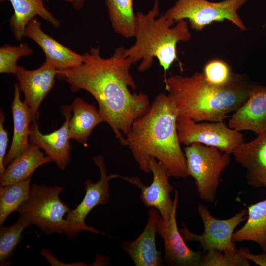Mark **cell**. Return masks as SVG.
<instances>
[{"mask_svg":"<svg viewBox=\"0 0 266 266\" xmlns=\"http://www.w3.org/2000/svg\"><path fill=\"white\" fill-rule=\"evenodd\" d=\"M125 48H116L108 58L101 56L98 47H91L83 54V62L75 67L59 69L57 76L72 90H84L96 100L103 119L122 145L133 122L148 110L150 102L143 92L132 93L136 88L130 73L133 64L124 54Z\"/></svg>","mask_w":266,"mask_h":266,"instance_id":"obj_1","label":"cell"},{"mask_svg":"<svg viewBox=\"0 0 266 266\" xmlns=\"http://www.w3.org/2000/svg\"><path fill=\"white\" fill-rule=\"evenodd\" d=\"M178 117L177 109L167 94L161 93L147 112L131 125L122 145L129 148L144 172H151L150 158L154 157L167 168L171 176H189L177 133Z\"/></svg>","mask_w":266,"mask_h":266,"instance_id":"obj_2","label":"cell"},{"mask_svg":"<svg viewBox=\"0 0 266 266\" xmlns=\"http://www.w3.org/2000/svg\"><path fill=\"white\" fill-rule=\"evenodd\" d=\"M164 83L179 117L196 122L224 121L229 113L244 104L253 85L241 75L234 74L228 84L216 86L198 72L189 76H171L165 78Z\"/></svg>","mask_w":266,"mask_h":266,"instance_id":"obj_3","label":"cell"},{"mask_svg":"<svg viewBox=\"0 0 266 266\" xmlns=\"http://www.w3.org/2000/svg\"><path fill=\"white\" fill-rule=\"evenodd\" d=\"M159 14L158 5L154 4L152 9L146 13H136L137 26L135 43L128 48H125V56L133 64L141 60L138 66L140 72L148 70L154 58L166 73L177 59V44L186 42L191 37L188 23L185 19L175 22Z\"/></svg>","mask_w":266,"mask_h":266,"instance_id":"obj_4","label":"cell"},{"mask_svg":"<svg viewBox=\"0 0 266 266\" xmlns=\"http://www.w3.org/2000/svg\"><path fill=\"white\" fill-rule=\"evenodd\" d=\"M61 186H48L33 184L31 186L28 200L18 208V218L35 225L45 234L64 233L65 215L69 206L59 198Z\"/></svg>","mask_w":266,"mask_h":266,"instance_id":"obj_5","label":"cell"},{"mask_svg":"<svg viewBox=\"0 0 266 266\" xmlns=\"http://www.w3.org/2000/svg\"><path fill=\"white\" fill-rule=\"evenodd\" d=\"M188 176L195 181L199 197L214 202L222 172L230 162V155L212 146L194 143L184 149Z\"/></svg>","mask_w":266,"mask_h":266,"instance_id":"obj_6","label":"cell"},{"mask_svg":"<svg viewBox=\"0 0 266 266\" xmlns=\"http://www.w3.org/2000/svg\"><path fill=\"white\" fill-rule=\"evenodd\" d=\"M247 0H224L211 2L207 0H177L174 5L163 14L175 22L188 19L192 29L202 31L215 21L228 20L242 31L246 27L238 14V10Z\"/></svg>","mask_w":266,"mask_h":266,"instance_id":"obj_7","label":"cell"},{"mask_svg":"<svg viewBox=\"0 0 266 266\" xmlns=\"http://www.w3.org/2000/svg\"><path fill=\"white\" fill-rule=\"evenodd\" d=\"M93 160L99 169L100 178L96 182H93L90 179H87L84 182L85 193L82 200L66 215L64 233L69 238L75 237L80 232L84 231L106 235L94 227L88 225L85 223V219L96 206L108 203L110 200L109 181L118 177L119 175H107L104 160L102 156L94 157Z\"/></svg>","mask_w":266,"mask_h":266,"instance_id":"obj_8","label":"cell"},{"mask_svg":"<svg viewBox=\"0 0 266 266\" xmlns=\"http://www.w3.org/2000/svg\"><path fill=\"white\" fill-rule=\"evenodd\" d=\"M177 129L180 144L186 146L199 143L231 154L244 142L240 131L230 128L224 121L200 123L190 118L178 117Z\"/></svg>","mask_w":266,"mask_h":266,"instance_id":"obj_9","label":"cell"},{"mask_svg":"<svg viewBox=\"0 0 266 266\" xmlns=\"http://www.w3.org/2000/svg\"><path fill=\"white\" fill-rule=\"evenodd\" d=\"M198 212L202 221L204 231L201 234L192 233L184 225L180 232L186 242H198L203 252L216 249L224 252L237 249L233 241V235L236 227L247 218V209L227 219H219L212 215L208 208L201 204Z\"/></svg>","mask_w":266,"mask_h":266,"instance_id":"obj_10","label":"cell"},{"mask_svg":"<svg viewBox=\"0 0 266 266\" xmlns=\"http://www.w3.org/2000/svg\"><path fill=\"white\" fill-rule=\"evenodd\" d=\"M150 166L153 179L149 185H145L137 177H118L137 186L141 190L140 199L144 206L156 209L166 222L170 218L174 205L170 196L173 189L169 182L171 176L167 168L154 157L150 158Z\"/></svg>","mask_w":266,"mask_h":266,"instance_id":"obj_11","label":"cell"},{"mask_svg":"<svg viewBox=\"0 0 266 266\" xmlns=\"http://www.w3.org/2000/svg\"><path fill=\"white\" fill-rule=\"evenodd\" d=\"M178 192L175 191L173 208L170 218L165 222L159 216L156 231L164 245V258L171 266H200L203 252L195 251L186 244L179 230L176 221Z\"/></svg>","mask_w":266,"mask_h":266,"instance_id":"obj_12","label":"cell"},{"mask_svg":"<svg viewBox=\"0 0 266 266\" xmlns=\"http://www.w3.org/2000/svg\"><path fill=\"white\" fill-rule=\"evenodd\" d=\"M58 69L47 61L38 68L27 70L18 66L15 73L24 102L31 110L33 122L36 121L39 108L55 83Z\"/></svg>","mask_w":266,"mask_h":266,"instance_id":"obj_13","label":"cell"},{"mask_svg":"<svg viewBox=\"0 0 266 266\" xmlns=\"http://www.w3.org/2000/svg\"><path fill=\"white\" fill-rule=\"evenodd\" d=\"M61 112L65 119L64 123L49 134H43L36 121L33 122L30 127L29 141L42 149L59 168L64 170L71 159V139L68 129V122L72 113L71 106H62Z\"/></svg>","mask_w":266,"mask_h":266,"instance_id":"obj_14","label":"cell"},{"mask_svg":"<svg viewBox=\"0 0 266 266\" xmlns=\"http://www.w3.org/2000/svg\"><path fill=\"white\" fill-rule=\"evenodd\" d=\"M23 37L30 38L36 43L43 50L45 60L58 70L71 68L83 62V55L62 44L45 33L39 21L36 18L27 25Z\"/></svg>","mask_w":266,"mask_h":266,"instance_id":"obj_15","label":"cell"},{"mask_svg":"<svg viewBox=\"0 0 266 266\" xmlns=\"http://www.w3.org/2000/svg\"><path fill=\"white\" fill-rule=\"evenodd\" d=\"M228 126L256 135L266 133V87L253 85L248 98L232 115Z\"/></svg>","mask_w":266,"mask_h":266,"instance_id":"obj_16","label":"cell"},{"mask_svg":"<svg viewBox=\"0 0 266 266\" xmlns=\"http://www.w3.org/2000/svg\"><path fill=\"white\" fill-rule=\"evenodd\" d=\"M159 211L154 208L148 211V221L139 236L135 240L122 242V248L136 266H160L163 264L161 250L156 245Z\"/></svg>","mask_w":266,"mask_h":266,"instance_id":"obj_17","label":"cell"},{"mask_svg":"<svg viewBox=\"0 0 266 266\" xmlns=\"http://www.w3.org/2000/svg\"><path fill=\"white\" fill-rule=\"evenodd\" d=\"M233 154L235 161L246 170L247 184L255 188L266 187V133L242 143Z\"/></svg>","mask_w":266,"mask_h":266,"instance_id":"obj_18","label":"cell"},{"mask_svg":"<svg viewBox=\"0 0 266 266\" xmlns=\"http://www.w3.org/2000/svg\"><path fill=\"white\" fill-rule=\"evenodd\" d=\"M20 91L18 84H15L11 104L13 133L10 149L5 157V166L25 151L30 144V127L31 122H33V117L28 106L24 101H21Z\"/></svg>","mask_w":266,"mask_h":266,"instance_id":"obj_19","label":"cell"},{"mask_svg":"<svg viewBox=\"0 0 266 266\" xmlns=\"http://www.w3.org/2000/svg\"><path fill=\"white\" fill-rule=\"evenodd\" d=\"M72 115L68 122L69 136L80 144H85L93 130L104 122L99 110L80 97L75 98L70 105Z\"/></svg>","mask_w":266,"mask_h":266,"instance_id":"obj_20","label":"cell"},{"mask_svg":"<svg viewBox=\"0 0 266 266\" xmlns=\"http://www.w3.org/2000/svg\"><path fill=\"white\" fill-rule=\"evenodd\" d=\"M14 13L9 22L14 38L21 41L28 23L38 16L58 28L59 21L46 8L43 0H9Z\"/></svg>","mask_w":266,"mask_h":266,"instance_id":"obj_21","label":"cell"},{"mask_svg":"<svg viewBox=\"0 0 266 266\" xmlns=\"http://www.w3.org/2000/svg\"><path fill=\"white\" fill-rule=\"evenodd\" d=\"M37 146L30 143L28 149L15 158L0 176V185H6L25 180L41 166L51 162V159Z\"/></svg>","mask_w":266,"mask_h":266,"instance_id":"obj_22","label":"cell"},{"mask_svg":"<svg viewBox=\"0 0 266 266\" xmlns=\"http://www.w3.org/2000/svg\"><path fill=\"white\" fill-rule=\"evenodd\" d=\"M247 220L234 232L233 241H250L256 243L266 254V199L247 207Z\"/></svg>","mask_w":266,"mask_h":266,"instance_id":"obj_23","label":"cell"},{"mask_svg":"<svg viewBox=\"0 0 266 266\" xmlns=\"http://www.w3.org/2000/svg\"><path fill=\"white\" fill-rule=\"evenodd\" d=\"M104 0L114 31L124 38L134 37L137 16L134 12L133 0Z\"/></svg>","mask_w":266,"mask_h":266,"instance_id":"obj_24","label":"cell"},{"mask_svg":"<svg viewBox=\"0 0 266 266\" xmlns=\"http://www.w3.org/2000/svg\"><path fill=\"white\" fill-rule=\"evenodd\" d=\"M31 177L13 184L0 187V225L12 212L28 199L30 191Z\"/></svg>","mask_w":266,"mask_h":266,"instance_id":"obj_25","label":"cell"},{"mask_svg":"<svg viewBox=\"0 0 266 266\" xmlns=\"http://www.w3.org/2000/svg\"><path fill=\"white\" fill-rule=\"evenodd\" d=\"M30 224L26 220L18 218L11 226L5 227L0 226V265L8 266L9 261L15 248L22 239V233Z\"/></svg>","mask_w":266,"mask_h":266,"instance_id":"obj_26","label":"cell"},{"mask_svg":"<svg viewBox=\"0 0 266 266\" xmlns=\"http://www.w3.org/2000/svg\"><path fill=\"white\" fill-rule=\"evenodd\" d=\"M240 249L222 252L212 249L203 253L200 266H249Z\"/></svg>","mask_w":266,"mask_h":266,"instance_id":"obj_27","label":"cell"},{"mask_svg":"<svg viewBox=\"0 0 266 266\" xmlns=\"http://www.w3.org/2000/svg\"><path fill=\"white\" fill-rule=\"evenodd\" d=\"M33 52L32 49L25 43L17 46L5 44L0 48V73L15 74L18 65L17 62L19 58L28 56Z\"/></svg>","mask_w":266,"mask_h":266,"instance_id":"obj_28","label":"cell"},{"mask_svg":"<svg viewBox=\"0 0 266 266\" xmlns=\"http://www.w3.org/2000/svg\"><path fill=\"white\" fill-rule=\"evenodd\" d=\"M203 74L208 83L216 86L228 84L234 76L228 64L217 59L210 61L206 64Z\"/></svg>","mask_w":266,"mask_h":266,"instance_id":"obj_29","label":"cell"},{"mask_svg":"<svg viewBox=\"0 0 266 266\" xmlns=\"http://www.w3.org/2000/svg\"><path fill=\"white\" fill-rule=\"evenodd\" d=\"M5 120V115L0 111V176L2 175L5 170L4 159L6 155V150L8 142V135L7 131L4 128L3 123Z\"/></svg>","mask_w":266,"mask_h":266,"instance_id":"obj_30","label":"cell"},{"mask_svg":"<svg viewBox=\"0 0 266 266\" xmlns=\"http://www.w3.org/2000/svg\"><path fill=\"white\" fill-rule=\"evenodd\" d=\"M240 251L242 255L249 260H251L260 266H266V254L262 253L261 254H253L247 249H241Z\"/></svg>","mask_w":266,"mask_h":266,"instance_id":"obj_31","label":"cell"},{"mask_svg":"<svg viewBox=\"0 0 266 266\" xmlns=\"http://www.w3.org/2000/svg\"><path fill=\"white\" fill-rule=\"evenodd\" d=\"M86 0H72V7L76 10H81L85 4Z\"/></svg>","mask_w":266,"mask_h":266,"instance_id":"obj_32","label":"cell"},{"mask_svg":"<svg viewBox=\"0 0 266 266\" xmlns=\"http://www.w3.org/2000/svg\"><path fill=\"white\" fill-rule=\"evenodd\" d=\"M64 0L65 2H68V3H71V2L72 1V0Z\"/></svg>","mask_w":266,"mask_h":266,"instance_id":"obj_33","label":"cell"},{"mask_svg":"<svg viewBox=\"0 0 266 266\" xmlns=\"http://www.w3.org/2000/svg\"><path fill=\"white\" fill-rule=\"evenodd\" d=\"M6 0H0V1H4Z\"/></svg>","mask_w":266,"mask_h":266,"instance_id":"obj_34","label":"cell"}]
</instances>
